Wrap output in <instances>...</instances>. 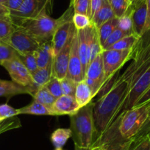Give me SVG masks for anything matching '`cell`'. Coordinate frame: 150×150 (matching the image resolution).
<instances>
[{"instance_id":"obj_28","label":"cell","mask_w":150,"mask_h":150,"mask_svg":"<svg viewBox=\"0 0 150 150\" xmlns=\"http://www.w3.org/2000/svg\"><path fill=\"white\" fill-rule=\"evenodd\" d=\"M132 144L133 139L125 140L121 138L108 144H102V150H129Z\"/></svg>"},{"instance_id":"obj_18","label":"cell","mask_w":150,"mask_h":150,"mask_svg":"<svg viewBox=\"0 0 150 150\" xmlns=\"http://www.w3.org/2000/svg\"><path fill=\"white\" fill-rule=\"evenodd\" d=\"M113 17H115L114 14L112 13L108 1L102 0L101 7L91 18L92 24L95 26L96 29H99L101 25Z\"/></svg>"},{"instance_id":"obj_36","label":"cell","mask_w":150,"mask_h":150,"mask_svg":"<svg viewBox=\"0 0 150 150\" xmlns=\"http://www.w3.org/2000/svg\"><path fill=\"white\" fill-rule=\"evenodd\" d=\"M125 36H127L126 33H124V32L122 31L121 30H119V28H116L114 31L111 33L110 35L107 38L105 44L102 46L103 51L104 50H108L110 47H112L113 44H116L117 41H119V40L122 39V38H124Z\"/></svg>"},{"instance_id":"obj_8","label":"cell","mask_w":150,"mask_h":150,"mask_svg":"<svg viewBox=\"0 0 150 150\" xmlns=\"http://www.w3.org/2000/svg\"><path fill=\"white\" fill-rule=\"evenodd\" d=\"M2 66L8 71L12 81L21 86L32 88L35 91L39 88L35 83L31 74L18 58V54L13 59L5 62Z\"/></svg>"},{"instance_id":"obj_19","label":"cell","mask_w":150,"mask_h":150,"mask_svg":"<svg viewBox=\"0 0 150 150\" xmlns=\"http://www.w3.org/2000/svg\"><path fill=\"white\" fill-rule=\"evenodd\" d=\"M91 90L84 80L79 82L76 88L75 99L80 108L90 103L93 99Z\"/></svg>"},{"instance_id":"obj_9","label":"cell","mask_w":150,"mask_h":150,"mask_svg":"<svg viewBox=\"0 0 150 150\" xmlns=\"http://www.w3.org/2000/svg\"><path fill=\"white\" fill-rule=\"evenodd\" d=\"M84 80L91 90L94 97L105 86V71H104L102 53L98 54L89 64Z\"/></svg>"},{"instance_id":"obj_46","label":"cell","mask_w":150,"mask_h":150,"mask_svg":"<svg viewBox=\"0 0 150 150\" xmlns=\"http://www.w3.org/2000/svg\"><path fill=\"white\" fill-rule=\"evenodd\" d=\"M144 2H146V0H132V2H131V5L132 7H135Z\"/></svg>"},{"instance_id":"obj_48","label":"cell","mask_w":150,"mask_h":150,"mask_svg":"<svg viewBox=\"0 0 150 150\" xmlns=\"http://www.w3.org/2000/svg\"><path fill=\"white\" fill-rule=\"evenodd\" d=\"M74 2V0H71V2H70V4H71V3H73V2Z\"/></svg>"},{"instance_id":"obj_4","label":"cell","mask_w":150,"mask_h":150,"mask_svg":"<svg viewBox=\"0 0 150 150\" xmlns=\"http://www.w3.org/2000/svg\"><path fill=\"white\" fill-rule=\"evenodd\" d=\"M149 110L150 100L132 107L118 117L116 120L119 121L118 128L122 138L125 140L133 139L146 121Z\"/></svg>"},{"instance_id":"obj_29","label":"cell","mask_w":150,"mask_h":150,"mask_svg":"<svg viewBox=\"0 0 150 150\" xmlns=\"http://www.w3.org/2000/svg\"><path fill=\"white\" fill-rule=\"evenodd\" d=\"M15 30V26L11 16H7L0 20V40L5 39Z\"/></svg>"},{"instance_id":"obj_23","label":"cell","mask_w":150,"mask_h":150,"mask_svg":"<svg viewBox=\"0 0 150 150\" xmlns=\"http://www.w3.org/2000/svg\"><path fill=\"white\" fill-rule=\"evenodd\" d=\"M31 75L38 87L44 86L52 77V65L43 69H38Z\"/></svg>"},{"instance_id":"obj_20","label":"cell","mask_w":150,"mask_h":150,"mask_svg":"<svg viewBox=\"0 0 150 150\" xmlns=\"http://www.w3.org/2000/svg\"><path fill=\"white\" fill-rule=\"evenodd\" d=\"M20 114H30L35 115V116H54L53 112L51 110L42 105L40 102L33 100V102L25 107L19 108Z\"/></svg>"},{"instance_id":"obj_12","label":"cell","mask_w":150,"mask_h":150,"mask_svg":"<svg viewBox=\"0 0 150 150\" xmlns=\"http://www.w3.org/2000/svg\"><path fill=\"white\" fill-rule=\"evenodd\" d=\"M73 36L74 35L69 38V41L60 50V51L54 55L53 59L52 76L60 80L66 77L67 74Z\"/></svg>"},{"instance_id":"obj_21","label":"cell","mask_w":150,"mask_h":150,"mask_svg":"<svg viewBox=\"0 0 150 150\" xmlns=\"http://www.w3.org/2000/svg\"><path fill=\"white\" fill-rule=\"evenodd\" d=\"M71 137L72 132L70 128H58L52 133L51 141L55 149H62Z\"/></svg>"},{"instance_id":"obj_6","label":"cell","mask_w":150,"mask_h":150,"mask_svg":"<svg viewBox=\"0 0 150 150\" xmlns=\"http://www.w3.org/2000/svg\"><path fill=\"white\" fill-rule=\"evenodd\" d=\"M74 13L73 7L69 5L67 11L60 16V22L54 31L51 41L54 55L64 47L76 30L72 21Z\"/></svg>"},{"instance_id":"obj_11","label":"cell","mask_w":150,"mask_h":150,"mask_svg":"<svg viewBox=\"0 0 150 150\" xmlns=\"http://www.w3.org/2000/svg\"><path fill=\"white\" fill-rule=\"evenodd\" d=\"M66 77L77 83L83 80L82 64L78 51V35H77V30H75L72 38L70 58H69Z\"/></svg>"},{"instance_id":"obj_16","label":"cell","mask_w":150,"mask_h":150,"mask_svg":"<svg viewBox=\"0 0 150 150\" xmlns=\"http://www.w3.org/2000/svg\"><path fill=\"white\" fill-rule=\"evenodd\" d=\"M132 21L133 33L137 36L141 38L144 33V27H145L146 21V2H142L137 6H132Z\"/></svg>"},{"instance_id":"obj_52","label":"cell","mask_w":150,"mask_h":150,"mask_svg":"<svg viewBox=\"0 0 150 150\" xmlns=\"http://www.w3.org/2000/svg\"><path fill=\"white\" fill-rule=\"evenodd\" d=\"M5 2H7V0H5Z\"/></svg>"},{"instance_id":"obj_15","label":"cell","mask_w":150,"mask_h":150,"mask_svg":"<svg viewBox=\"0 0 150 150\" xmlns=\"http://www.w3.org/2000/svg\"><path fill=\"white\" fill-rule=\"evenodd\" d=\"M35 92V91L30 87L21 86L13 81H8L0 79V97L5 96L10 99L12 96L24 93L33 96Z\"/></svg>"},{"instance_id":"obj_43","label":"cell","mask_w":150,"mask_h":150,"mask_svg":"<svg viewBox=\"0 0 150 150\" xmlns=\"http://www.w3.org/2000/svg\"><path fill=\"white\" fill-rule=\"evenodd\" d=\"M150 100V87L147 89L145 91V93L139 98V99L138 100V102H136L135 105H142V104L145 103V102H148ZM134 107V106H133Z\"/></svg>"},{"instance_id":"obj_10","label":"cell","mask_w":150,"mask_h":150,"mask_svg":"<svg viewBox=\"0 0 150 150\" xmlns=\"http://www.w3.org/2000/svg\"><path fill=\"white\" fill-rule=\"evenodd\" d=\"M1 41L11 46L18 54L34 52L41 45L34 38L18 29H15L11 35Z\"/></svg>"},{"instance_id":"obj_22","label":"cell","mask_w":150,"mask_h":150,"mask_svg":"<svg viewBox=\"0 0 150 150\" xmlns=\"http://www.w3.org/2000/svg\"><path fill=\"white\" fill-rule=\"evenodd\" d=\"M118 24H119V18L116 17H113L111 19L104 23L102 25L100 26L99 29H97L99 41H100L102 47L105 44L107 38L110 35L111 33L117 28Z\"/></svg>"},{"instance_id":"obj_14","label":"cell","mask_w":150,"mask_h":150,"mask_svg":"<svg viewBox=\"0 0 150 150\" xmlns=\"http://www.w3.org/2000/svg\"><path fill=\"white\" fill-rule=\"evenodd\" d=\"M80 107L77 104L74 96L62 95L57 98L51 108L54 116L69 115V116L77 112Z\"/></svg>"},{"instance_id":"obj_33","label":"cell","mask_w":150,"mask_h":150,"mask_svg":"<svg viewBox=\"0 0 150 150\" xmlns=\"http://www.w3.org/2000/svg\"><path fill=\"white\" fill-rule=\"evenodd\" d=\"M72 21L75 29L77 30H84L92 24L91 18L88 16L81 13H74Z\"/></svg>"},{"instance_id":"obj_30","label":"cell","mask_w":150,"mask_h":150,"mask_svg":"<svg viewBox=\"0 0 150 150\" xmlns=\"http://www.w3.org/2000/svg\"><path fill=\"white\" fill-rule=\"evenodd\" d=\"M18 57L31 74L38 69L35 52L26 54H18Z\"/></svg>"},{"instance_id":"obj_17","label":"cell","mask_w":150,"mask_h":150,"mask_svg":"<svg viewBox=\"0 0 150 150\" xmlns=\"http://www.w3.org/2000/svg\"><path fill=\"white\" fill-rule=\"evenodd\" d=\"M35 53L38 69H43L52 65L54 54L51 41L41 44Z\"/></svg>"},{"instance_id":"obj_31","label":"cell","mask_w":150,"mask_h":150,"mask_svg":"<svg viewBox=\"0 0 150 150\" xmlns=\"http://www.w3.org/2000/svg\"><path fill=\"white\" fill-rule=\"evenodd\" d=\"M91 0H74L70 6L73 7L74 13L83 14L91 18Z\"/></svg>"},{"instance_id":"obj_50","label":"cell","mask_w":150,"mask_h":150,"mask_svg":"<svg viewBox=\"0 0 150 150\" xmlns=\"http://www.w3.org/2000/svg\"><path fill=\"white\" fill-rule=\"evenodd\" d=\"M55 150H63L62 149H55Z\"/></svg>"},{"instance_id":"obj_51","label":"cell","mask_w":150,"mask_h":150,"mask_svg":"<svg viewBox=\"0 0 150 150\" xmlns=\"http://www.w3.org/2000/svg\"><path fill=\"white\" fill-rule=\"evenodd\" d=\"M129 1H130V2H132V0H129Z\"/></svg>"},{"instance_id":"obj_26","label":"cell","mask_w":150,"mask_h":150,"mask_svg":"<svg viewBox=\"0 0 150 150\" xmlns=\"http://www.w3.org/2000/svg\"><path fill=\"white\" fill-rule=\"evenodd\" d=\"M114 16L119 18L123 16L131 5L129 0H108Z\"/></svg>"},{"instance_id":"obj_25","label":"cell","mask_w":150,"mask_h":150,"mask_svg":"<svg viewBox=\"0 0 150 150\" xmlns=\"http://www.w3.org/2000/svg\"><path fill=\"white\" fill-rule=\"evenodd\" d=\"M140 38L137 36L136 35L132 34L129 35L125 36L122 39L114 44L111 47H110L108 50H125L128 49L133 48L135 44L139 41Z\"/></svg>"},{"instance_id":"obj_35","label":"cell","mask_w":150,"mask_h":150,"mask_svg":"<svg viewBox=\"0 0 150 150\" xmlns=\"http://www.w3.org/2000/svg\"><path fill=\"white\" fill-rule=\"evenodd\" d=\"M77 83H78L74 81L73 80L67 77L60 80L63 94L74 96L75 97V92H76V88H77Z\"/></svg>"},{"instance_id":"obj_3","label":"cell","mask_w":150,"mask_h":150,"mask_svg":"<svg viewBox=\"0 0 150 150\" xmlns=\"http://www.w3.org/2000/svg\"><path fill=\"white\" fill-rule=\"evenodd\" d=\"M60 22V17L54 19L49 14L42 13L34 18L15 21L13 24L15 29L25 32L41 44L52 41Z\"/></svg>"},{"instance_id":"obj_2","label":"cell","mask_w":150,"mask_h":150,"mask_svg":"<svg viewBox=\"0 0 150 150\" xmlns=\"http://www.w3.org/2000/svg\"><path fill=\"white\" fill-rule=\"evenodd\" d=\"M93 102L82 107L74 114L70 116V129L74 144L82 147H91L96 140Z\"/></svg>"},{"instance_id":"obj_34","label":"cell","mask_w":150,"mask_h":150,"mask_svg":"<svg viewBox=\"0 0 150 150\" xmlns=\"http://www.w3.org/2000/svg\"><path fill=\"white\" fill-rule=\"evenodd\" d=\"M44 86L47 88V89L50 91V93L52 95H53L56 99L63 95L61 84H60V80L59 79L56 78V77H53V76L50 79V81Z\"/></svg>"},{"instance_id":"obj_40","label":"cell","mask_w":150,"mask_h":150,"mask_svg":"<svg viewBox=\"0 0 150 150\" xmlns=\"http://www.w3.org/2000/svg\"><path fill=\"white\" fill-rule=\"evenodd\" d=\"M24 1V0H7L6 8L10 13L15 12L21 8Z\"/></svg>"},{"instance_id":"obj_37","label":"cell","mask_w":150,"mask_h":150,"mask_svg":"<svg viewBox=\"0 0 150 150\" xmlns=\"http://www.w3.org/2000/svg\"><path fill=\"white\" fill-rule=\"evenodd\" d=\"M19 114L18 109H15L8 105V104H3L0 105V121L6 120Z\"/></svg>"},{"instance_id":"obj_42","label":"cell","mask_w":150,"mask_h":150,"mask_svg":"<svg viewBox=\"0 0 150 150\" xmlns=\"http://www.w3.org/2000/svg\"><path fill=\"white\" fill-rule=\"evenodd\" d=\"M146 7H147V15H146V21L145 27H144V33L150 30V0H146Z\"/></svg>"},{"instance_id":"obj_45","label":"cell","mask_w":150,"mask_h":150,"mask_svg":"<svg viewBox=\"0 0 150 150\" xmlns=\"http://www.w3.org/2000/svg\"><path fill=\"white\" fill-rule=\"evenodd\" d=\"M10 15V11L5 7L0 6V20L3 18L4 17Z\"/></svg>"},{"instance_id":"obj_32","label":"cell","mask_w":150,"mask_h":150,"mask_svg":"<svg viewBox=\"0 0 150 150\" xmlns=\"http://www.w3.org/2000/svg\"><path fill=\"white\" fill-rule=\"evenodd\" d=\"M17 55V52L11 46L5 43L0 42V65L2 66L5 62L13 59Z\"/></svg>"},{"instance_id":"obj_7","label":"cell","mask_w":150,"mask_h":150,"mask_svg":"<svg viewBox=\"0 0 150 150\" xmlns=\"http://www.w3.org/2000/svg\"><path fill=\"white\" fill-rule=\"evenodd\" d=\"M53 0H24L21 8L15 12L10 13L13 22L32 18L42 13L50 15Z\"/></svg>"},{"instance_id":"obj_24","label":"cell","mask_w":150,"mask_h":150,"mask_svg":"<svg viewBox=\"0 0 150 150\" xmlns=\"http://www.w3.org/2000/svg\"><path fill=\"white\" fill-rule=\"evenodd\" d=\"M34 100L40 102L51 110L52 106L55 102L56 98L50 93L45 86L40 87L33 96Z\"/></svg>"},{"instance_id":"obj_41","label":"cell","mask_w":150,"mask_h":150,"mask_svg":"<svg viewBox=\"0 0 150 150\" xmlns=\"http://www.w3.org/2000/svg\"><path fill=\"white\" fill-rule=\"evenodd\" d=\"M102 3V0H91V19L94 15L95 13L99 9Z\"/></svg>"},{"instance_id":"obj_39","label":"cell","mask_w":150,"mask_h":150,"mask_svg":"<svg viewBox=\"0 0 150 150\" xmlns=\"http://www.w3.org/2000/svg\"><path fill=\"white\" fill-rule=\"evenodd\" d=\"M149 132H150V110L149 112V115H148V117H147L146 121L145 123L144 124V125H143V127H141V129H140L138 133L133 138L134 142L138 141L139 140H141V138L146 137L149 133Z\"/></svg>"},{"instance_id":"obj_1","label":"cell","mask_w":150,"mask_h":150,"mask_svg":"<svg viewBox=\"0 0 150 150\" xmlns=\"http://www.w3.org/2000/svg\"><path fill=\"white\" fill-rule=\"evenodd\" d=\"M129 91L128 82L122 80L117 76L110 85V87H108L102 96L96 102H93V114L96 140L114 122Z\"/></svg>"},{"instance_id":"obj_49","label":"cell","mask_w":150,"mask_h":150,"mask_svg":"<svg viewBox=\"0 0 150 150\" xmlns=\"http://www.w3.org/2000/svg\"><path fill=\"white\" fill-rule=\"evenodd\" d=\"M147 136H148L149 138V139H150V132H149V133L148 134V135H147Z\"/></svg>"},{"instance_id":"obj_47","label":"cell","mask_w":150,"mask_h":150,"mask_svg":"<svg viewBox=\"0 0 150 150\" xmlns=\"http://www.w3.org/2000/svg\"><path fill=\"white\" fill-rule=\"evenodd\" d=\"M0 6L6 8V2H5V0H0Z\"/></svg>"},{"instance_id":"obj_27","label":"cell","mask_w":150,"mask_h":150,"mask_svg":"<svg viewBox=\"0 0 150 150\" xmlns=\"http://www.w3.org/2000/svg\"><path fill=\"white\" fill-rule=\"evenodd\" d=\"M132 6H129L125 15L119 18V24L117 28L126 33L127 35L134 34L133 29H132Z\"/></svg>"},{"instance_id":"obj_5","label":"cell","mask_w":150,"mask_h":150,"mask_svg":"<svg viewBox=\"0 0 150 150\" xmlns=\"http://www.w3.org/2000/svg\"><path fill=\"white\" fill-rule=\"evenodd\" d=\"M133 48L125 50H104L102 52L104 71H105L104 87L110 81L111 79L114 77V75L119 72L121 68L127 62L132 59Z\"/></svg>"},{"instance_id":"obj_44","label":"cell","mask_w":150,"mask_h":150,"mask_svg":"<svg viewBox=\"0 0 150 150\" xmlns=\"http://www.w3.org/2000/svg\"><path fill=\"white\" fill-rule=\"evenodd\" d=\"M74 150H102V146H92L91 147H82L74 144Z\"/></svg>"},{"instance_id":"obj_38","label":"cell","mask_w":150,"mask_h":150,"mask_svg":"<svg viewBox=\"0 0 150 150\" xmlns=\"http://www.w3.org/2000/svg\"><path fill=\"white\" fill-rule=\"evenodd\" d=\"M129 150H150L149 138L146 135L136 142L133 141V144Z\"/></svg>"},{"instance_id":"obj_53","label":"cell","mask_w":150,"mask_h":150,"mask_svg":"<svg viewBox=\"0 0 150 150\" xmlns=\"http://www.w3.org/2000/svg\"><path fill=\"white\" fill-rule=\"evenodd\" d=\"M0 42H1V40H0Z\"/></svg>"},{"instance_id":"obj_13","label":"cell","mask_w":150,"mask_h":150,"mask_svg":"<svg viewBox=\"0 0 150 150\" xmlns=\"http://www.w3.org/2000/svg\"><path fill=\"white\" fill-rule=\"evenodd\" d=\"M91 25L84 30H77L78 51L82 64L83 80L86 77V71L90 63V35Z\"/></svg>"}]
</instances>
